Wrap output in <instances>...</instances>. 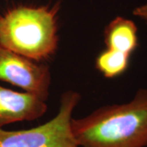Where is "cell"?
Wrapping results in <instances>:
<instances>
[{
    "label": "cell",
    "mask_w": 147,
    "mask_h": 147,
    "mask_svg": "<svg viewBox=\"0 0 147 147\" xmlns=\"http://www.w3.org/2000/svg\"><path fill=\"white\" fill-rule=\"evenodd\" d=\"M81 95L68 90L61 95L57 115L42 125L23 130L0 128V147H79L71 128L72 114Z\"/></svg>",
    "instance_id": "cell-3"
},
{
    "label": "cell",
    "mask_w": 147,
    "mask_h": 147,
    "mask_svg": "<svg viewBox=\"0 0 147 147\" xmlns=\"http://www.w3.org/2000/svg\"><path fill=\"white\" fill-rule=\"evenodd\" d=\"M71 128L79 147H147V88L127 103L72 118Z\"/></svg>",
    "instance_id": "cell-1"
},
{
    "label": "cell",
    "mask_w": 147,
    "mask_h": 147,
    "mask_svg": "<svg viewBox=\"0 0 147 147\" xmlns=\"http://www.w3.org/2000/svg\"><path fill=\"white\" fill-rule=\"evenodd\" d=\"M132 14L146 21L147 24V3L142 6H139L132 11Z\"/></svg>",
    "instance_id": "cell-8"
},
{
    "label": "cell",
    "mask_w": 147,
    "mask_h": 147,
    "mask_svg": "<svg viewBox=\"0 0 147 147\" xmlns=\"http://www.w3.org/2000/svg\"><path fill=\"white\" fill-rule=\"evenodd\" d=\"M0 80L47 101L51 73L45 63L38 62L0 46Z\"/></svg>",
    "instance_id": "cell-4"
},
{
    "label": "cell",
    "mask_w": 147,
    "mask_h": 147,
    "mask_svg": "<svg viewBox=\"0 0 147 147\" xmlns=\"http://www.w3.org/2000/svg\"><path fill=\"white\" fill-rule=\"evenodd\" d=\"M138 28L135 22L123 16H117L105 26V48L131 56L138 46Z\"/></svg>",
    "instance_id": "cell-6"
},
{
    "label": "cell",
    "mask_w": 147,
    "mask_h": 147,
    "mask_svg": "<svg viewBox=\"0 0 147 147\" xmlns=\"http://www.w3.org/2000/svg\"><path fill=\"white\" fill-rule=\"evenodd\" d=\"M47 110L46 101L35 96L0 86V128L18 122L38 119Z\"/></svg>",
    "instance_id": "cell-5"
},
{
    "label": "cell",
    "mask_w": 147,
    "mask_h": 147,
    "mask_svg": "<svg viewBox=\"0 0 147 147\" xmlns=\"http://www.w3.org/2000/svg\"><path fill=\"white\" fill-rule=\"evenodd\" d=\"M1 19H2V16L0 15V23H1Z\"/></svg>",
    "instance_id": "cell-9"
},
{
    "label": "cell",
    "mask_w": 147,
    "mask_h": 147,
    "mask_svg": "<svg viewBox=\"0 0 147 147\" xmlns=\"http://www.w3.org/2000/svg\"><path fill=\"white\" fill-rule=\"evenodd\" d=\"M130 57L126 53L105 48L96 58V68L105 78L114 79L126 72Z\"/></svg>",
    "instance_id": "cell-7"
},
{
    "label": "cell",
    "mask_w": 147,
    "mask_h": 147,
    "mask_svg": "<svg viewBox=\"0 0 147 147\" xmlns=\"http://www.w3.org/2000/svg\"><path fill=\"white\" fill-rule=\"evenodd\" d=\"M60 3L17 5L7 11L0 23V46L38 62L48 61L57 50Z\"/></svg>",
    "instance_id": "cell-2"
}]
</instances>
